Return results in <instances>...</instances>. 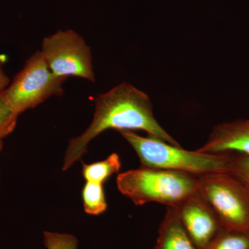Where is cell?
<instances>
[{
  "label": "cell",
  "instance_id": "cell-12",
  "mask_svg": "<svg viewBox=\"0 0 249 249\" xmlns=\"http://www.w3.org/2000/svg\"><path fill=\"white\" fill-rule=\"evenodd\" d=\"M206 249H249V235L222 228Z\"/></svg>",
  "mask_w": 249,
  "mask_h": 249
},
{
  "label": "cell",
  "instance_id": "cell-15",
  "mask_svg": "<svg viewBox=\"0 0 249 249\" xmlns=\"http://www.w3.org/2000/svg\"><path fill=\"white\" fill-rule=\"evenodd\" d=\"M229 173L235 174L249 183V156L230 154Z\"/></svg>",
  "mask_w": 249,
  "mask_h": 249
},
{
  "label": "cell",
  "instance_id": "cell-3",
  "mask_svg": "<svg viewBox=\"0 0 249 249\" xmlns=\"http://www.w3.org/2000/svg\"><path fill=\"white\" fill-rule=\"evenodd\" d=\"M118 189L137 206L157 202L177 206L197 192L198 177L142 166L118 175Z\"/></svg>",
  "mask_w": 249,
  "mask_h": 249
},
{
  "label": "cell",
  "instance_id": "cell-10",
  "mask_svg": "<svg viewBox=\"0 0 249 249\" xmlns=\"http://www.w3.org/2000/svg\"><path fill=\"white\" fill-rule=\"evenodd\" d=\"M121 168L120 157L118 154L113 153L101 161L83 163L82 174L86 181L103 185L111 175L119 173Z\"/></svg>",
  "mask_w": 249,
  "mask_h": 249
},
{
  "label": "cell",
  "instance_id": "cell-6",
  "mask_svg": "<svg viewBox=\"0 0 249 249\" xmlns=\"http://www.w3.org/2000/svg\"><path fill=\"white\" fill-rule=\"evenodd\" d=\"M40 52L56 76L78 77L95 83L91 49L76 31L59 30L47 36L42 41Z\"/></svg>",
  "mask_w": 249,
  "mask_h": 249
},
{
  "label": "cell",
  "instance_id": "cell-1",
  "mask_svg": "<svg viewBox=\"0 0 249 249\" xmlns=\"http://www.w3.org/2000/svg\"><path fill=\"white\" fill-rule=\"evenodd\" d=\"M110 129L145 131L150 137L181 146L156 120L146 93L124 83L96 98L93 120L83 134L70 140L62 170L71 168L86 153L93 139Z\"/></svg>",
  "mask_w": 249,
  "mask_h": 249
},
{
  "label": "cell",
  "instance_id": "cell-7",
  "mask_svg": "<svg viewBox=\"0 0 249 249\" xmlns=\"http://www.w3.org/2000/svg\"><path fill=\"white\" fill-rule=\"evenodd\" d=\"M177 208L192 242L198 249H207L222 229L213 211L198 192Z\"/></svg>",
  "mask_w": 249,
  "mask_h": 249
},
{
  "label": "cell",
  "instance_id": "cell-16",
  "mask_svg": "<svg viewBox=\"0 0 249 249\" xmlns=\"http://www.w3.org/2000/svg\"><path fill=\"white\" fill-rule=\"evenodd\" d=\"M10 83L9 76L5 73L2 64L0 61V92L4 91L9 86Z\"/></svg>",
  "mask_w": 249,
  "mask_h": 249
},
{
  "label": "cell",
  "instance_id": "cell-13",
  "mask_svg": "<svg viewBox=\"0 0 249 249\" xmlns=\"http://www.w3.org/2000/svg\"><path fill=\"white\" fill-rule=\"evenodd\" d=\"M19 114L14 110L4 91L0 92V139L14 132Z\"/></svg>",
  "mask_w": 249,
  "mask_h": 249
},
{
  "label": "cell",
  "instance_id": "cell-17",
  "mask_svg": "<svg viewBox=\"0 0 249 249\" xmlns=\"http://www.w3.org/2000/svg\"><path fill=\"white\" fill-rule=\"evenodd\" d=\"M3 148V141L2 139H0V153H1V150Z\"/></svg>",
  "mask_w": 249,
  "mask_h": 249
},
{
  "label": "cell",
  "instance_id": "cell-9",
  "mask_svg": "<svg viewBox=\"0 0 249 249\" xmlns=\"http://www.w3.org/2000/svg\"><path fill=\"white\" fill-rule=\"evenodd\" d=\"M155 249H198L183 227L177 206H167Z\"/></svg>",
  "mask_w": 249,
  "mask_h": 249
},
{
  "label": "cell",
  "instance_id": "cell-11",
  "mask_svg": "<svg viewBox=\"0 0 249 249\" xmlns=\"http://www.w3.org/2000/svg\"><path fill=\"white\" fill-rule=\"evenodd\" d=\"M83 206L86 213L91 215H98L107 210L103 185L86 181L82 191Z\"/></svg>",
  "mask_w": 249,
  "mask_h": 249
},
{
  "label": "cell",
  "instance_id": "cell-5",
  "mask_svg": "<svg viewBox=\"0 0 249 249\" xmlns=\"http://www.w3.org/2000/svg\"><path fill=\"white\" fill-rule=\"evenodd\" d=\"M67 79L54 74L40 51H37L29 57L4 92L19 115L52 96L63 95V84Z\"/></svg>",
  "mask_w": 249,
  "mask_h": 249
},
{
  "label": "cell",
  "instance_id": "cell-2",
  "mask_svg": "<svg viewBox=\"0 0 249 249\" xmlns=\"http://www.w3.org/2000/svg\"><path fill=\"white\" fill-rule=\"evenodd\" d=\"M120 133L137 152L142 166L183 172L196 177L229 173L230 154L189 151L155 137H142L132 131Z\"/></svg>",
  "mask_w": 249,
  "mask_h": 249
},
{
  "label": "cell",
  "instance_id": "cell-4",
  "mask_svg": "<svg viewBox=\"0 0 249 249\" xmlns=\"http://www.w3.org/2000/svg\"><path fill=\"white\" fill-rule=\"evenodd\" d=\"M197 192L223 229L249 235V183L231 173L198 177Z\"/></svg>",
  "mask_w": 249,
  "mask_h": 249
},
{
  "label": "cell",
  "instance_id": "cell-14",
  "mask_svg": "<svg viewBox=\"0 0 249 249\" xmlns=\"http://www.w3.org/2000/svg\"><path fill=\"white\" fill-rule=\"evenodd\" d=\"M44 244L47 249H77L78 239L70 234L45 231Z\"/></svg>",
  "mask_w": 249,
  "mask_h": 249
},
{
  "label": "cell",
  "instance_id": "cell-8",
  "mask_svg": "<svg viewBox=\"0 0 249 249\" xmlns=\"http://www.w3.org/2000/svg\"><path fill=\"white\" fill-rule=\"evenodd\" d=\"M196 150L204 153L249 156V120L218 124L206 143Z\"/></svg>",
  "mask_w": 249,
  "mask_h": 249
}]
</instances>
